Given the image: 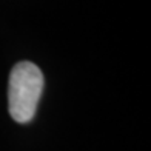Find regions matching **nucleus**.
<instances>
[{
    "mask_svg": "<svg viewBox=\"0 0 151 151\" xmlns=\"http://www.w3.org/2000/svg\"><path fill=\"white\" fill-rule=\"evenodd\" d=\"M43 83V74L37 65L31 62L14 65L8 82V109L16 122L28 123L34 117Z\"/></svg>",
    "mask_w": 151,
    "mask_h": 151,
    "instance_id": "f257e3e1",
    "label": "nucleus"
}]
</instances>
